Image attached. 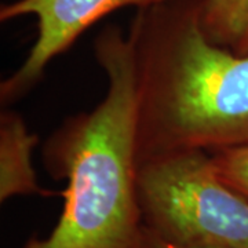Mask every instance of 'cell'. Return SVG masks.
I'll use <instances>...</instances> for the list:
<instances>
[{
	"label": "cell",
	"mask_w": 248,
	"mask_h": 248,
	"mask_svg": "<svg viewBox=\"0 0 248 248\" xmlns=\"http://www.w3.org/2000/svg\"><path fill=\"white\" fill-rule=\"evenodd\" d=\"M143 228L181 248H248V199L218 175L210 152L179 151L138 163Z\"/></svg>",
	"instance_id": "obj_3"
},
{
	"label": "cell",
	"mask_w": 248,
	"mask_h": 248,
	"mask_svg": "<svg viewBox=\"0 0 248 248\" xmlns=\"http://www.w3.org/2000/svg\"><path fill=\"white\" fill-rule=\"evenodd\" d=\"M146 248H181V247H175V246H171V244H169V243H164V241L156 239L155 236H152V234H149V233L146 232Z\"/></svg>",
	"instance_id": "obj_8"
},
{
	"label": "cell",
	"mask_w": 248,
	"mask_h": 248,
	"mask_svg": "<svg viewBox=\"0 0 248 248\" xmlns=\"http://www.w3.org/2000/svg\"><path fill=\"white\" fill-rule=\"evenodd\" d=\"M248 24V0H202V25L215 45L234 48Z\"/></svg>",
	"instance_id": "obj_6"
},
{
	"label": "cell",
	"mask_w": 248,
	"mask_h": 248,
	"mask_svg": "<svg viewBox=\"0 0 248 248\" xmlns=\"http://www.w3.org/2000/svg\"><path fill=\"white\" fill-rule=\"evenodd\" d=\"M39 138L29 133L22 117L3 112L0 117V200L14 196L48 195L36 179L32 152Z\"/></svg>",
	"instance_id": "obj_5"
},
{
	"label": "cell",
	"mask_w": 248,
	"mask_h": 248,
	"mask_svg": "<svg viewBox=\"0 0 248 248\" xmlns=\"http://www.w3.org/2000/svg\"><path fill=\"white\" fill-rule=\"evenodd\" d=\"M233 51L236 54H239V55H247L248 54V24L247 28H246L244 35H243L241 40L239 42V45L233 48Z\"/></svg>",
	"instance_id": "obj_9"
},
{
	"label": "cell",
	"mask_w": 248,
	"mask_h": 248,
	"mask_svg": "<svg viewBox=\"0 0 248 248\" xmlns=\"http://www.w3.org/2000/svg\"><path fill=\"white\" fill-rule=\"evenodd\" d=\"M171 0H16L0 9V19L31 16L37 21V36L27 58L0 86L1 102L16 101L42 78L46 66L71 47L81 33L112 11L138 10Z\"/></svg>",
	"instance_id": "obj_4"
},
{
	"label": "cell",
	"mask_w": 248,
	"mask_h": 248,
	"mask_svg": "<svg viewBox=\"0 0 248 248\" xmlns=\"http://www.w3.org/2000/svg\"><path fill=\"white\" fill-rule=\"evenodd\" d=\"M94 55L108 78L104 99L47 141L48 172L66 178L63 210L45 239L24 248H146L137 193V89L130 36L105 28Z\"/></svg>",
	"instance_id": "obj_2"
},
{
	"label": "cell",
	"mask_w": 248,
	"mask_h": 248,
	"mask_svg": "<svg viewBox=\"0 0 248 248\" xmlns=\"http://www.w3.org/2000/svg\"><path fill=\"white\" fill-rule=\"evenodd\" d=\"M210 155L222 181L248 199V143L211 152Z\"/></svg>",
	"instance_id": "obj_7"
},
{
	"label": "cell",
	"mask_w": 248,
	"mask_h": 248,
	"mask_svg": "<svg viewBox=\"0 0 248 248\" xmlns=\"http://www.w3.org/2000/svg\"><path fill=\"white\" fill-rule=\"evenodd\" d=\"M137 89V157L217 152L248 143V54L213 43L202 0L138 10L130 29Z\"/></svg>",
	"instance_id": "obj_1"
}]
</instances>
